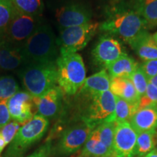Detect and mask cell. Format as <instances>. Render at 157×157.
I'll return each instance as SVG.
<instances>
[{"mask_svg":"<svg viewBox=\"0 0 157 157\" xmlns=\"http://www.w3.org/2000/svg\"><path fill=\"white\" fill-rule=\"evenodd\" d=\"M99 29L109 35L117 36L129 44L144 31L146 23L138 14L121 4L111 5L107 17Z\"/></svg>","mask_w":157,"mask_h":157,"instance_id":"cell-1","label":"cell"},{"mask_svg":"<svg viewBox=\"0 0 157 157\" xmlns=\"http://www.w3.org/2000/svg\"><path fill=\"white\" fill-rule=\"evenodd\" d=\"M58 43L51 27L42 23L21 48L25 64L56 62Z\"/></svg>","mask_w":157,"mask_h":157,"instance_id":"cell-2","label":"cell"},{"mask_svg":"<svg viewBox=\"0 0 157 157\" xmlns=\"http://www.w3.org/2000/svg\"><path fill=\"white\" fill-rule=\"evenodd\" d=\"M21 83L33 98H39L57 86L56 62L28 63L18 70Z\"/></svg>","mask_w":157,"mask_h":157,"instance_id":"cell-3","label":"cell"},{"mask_svg":"<svg viewBox=\"0 0 157 157\" xmlns=\"http://www.w3.org/2000/svg\"><path fill=\"white\" fill-rule=\"evenodd\" d=\"M56 66L57 84L63 93L69 95L78 93L86 79V68L81 55H60Z\"/></svg>","mask_w":157,"mask_h":157,"instance_id":"cell-4","label":"cell"},{"mask_svg":"<svg viewBox=\"0 0 157 157\" xmlns=\"http://www.w3.org/2000/svg\"><path fill=\"white\" fill-rule=\"evenodd\" d=\"M49 124L48 119L39 114L34 115L20 127L11 141L5 157H22L29 147L44 136Z\"/></svg>","mask_w":157,"mask_h":157,"instance_id":"cell-5","label":"cell"},{"mask_svg":"<svg viewBox=\"0 0 157 157\" xmlns=\"http://www.w3.org/2000/svg\"><path fill=\"white\" fill-rule=\"evenodd\" d=\"M99 27L98 23L90 22L79 26L61 29L58 42L60 55L77 53L87 46Z\"/></svg>","mask_w":157,"mask_h":157,"instance_id":"cell-6","label":"cell"},{"mask_svg":"<svg viewBox=\"0 0 157 157\" xmlns=\"http://www.w3.org/2000/svg\"><path fill=\"white\" fill-rule=\"evenodd\" d=\"M42 23L41 16L24 14L15 10L10 22L2 34L10 43L21 48Z\"/></svg>","mask_w":157,"mask_h":157,"instance_id":"cell-7","label":"cell"},{"mask_svg":"<svg viewBox=\"0 0 157 157\" xmlns=\"http://www.w3.org/2000/svg\"><path fill=\"white\" fill-rule=\"evenodd\" d=\"M96 127L94 123L82 118V121L68 127L63 133L57 144V154L65 156L77 151L84 146L90 133Z\"/></svg>","mask_w":157,"mask_h":157,"instance_id":"cell-8","label":"cell"},{"mask_svg":"<svg viewBox=\"0 0 157 157\" xmlns=\"http://www.w3.org/2000/svg\"><path fill=\"white\" fill-rule=\"evenodd\" d=\"M125 55L127 52L121 43L109 34L103 35L92 52L93 61L103 69H106L109 65Z\"/></svg>","mask_w":157,"mask_h":157,"instance_id":"cell-9","label":"cell"},{"mask_svg":"<svg viewBox=\"0 0 157 157\" xmlns=\"http://www.w3.org/2000/svg\"><path fill=\"white\" fill-rule=\"evenodd\" d=\"M91 101L84 119L98 126L109 119L115 110L116 96L110 90L90 95Z\"/></svg>","mask_w":157,"mask_h":157,"instance_id":"cell-10","label":"cell"},{"mask_svg":"<svg viewBox=\"0 0 157 157\" xmlns=\"http://www.w3.org/2000/svg\"><path fill=\"white\" fill-rule=\"evenodd\" d=\"M137 133L129 121L117 123L113 138L112 157H134Z\"/></svg>","mask_w":157,"mask_h":157,"instance_id":"cell-11","label":"cell"},{"mask_svg":"<svg viewBox=\"0 0 157 157\" xmlns=\"http://www.w3.org/2000/svg\"><path fill=\"white\" fill-rule=\"evenodd\" d=\"M91 10L82 3H71L57 11L56 18L62 29L79 26L91 22Z\"/></svg>","mask_w":157,"mask_h":157,"instance_id":"cell-12","label":"cell"},{"mask_svg":"<svg viewBox=\"0 0 157 157\" xmlns=\"http://www.w3.org/2000/svg\"><path fill=\"white\" fill-rule=\"evenodd\" d=\"M33 97L25 91H18L7 101V107L11 119L24 124L34 117Z\"/></svg>","mask_w":157,"mask_h":157,"instance_id":"cell-13","label":"cell"},{"mask_svg":"<svg viewBox=\"0 0 157 157\" xmlns=\"http://www.w3.org/2000/svg\"><path fill=\"white\" fill-rule=\"evenodd\" d=\"M63 92L58 86L51 88L39 98H33L37 114L47 119L53 118L60 111L62 105Z\"/></svg>","mask_w":157,"mask_h":157,"instance_id":"cell-14","label":"cell"},{"mask_svg":"<svg viewBox=\"0 0 157 157\" xmlns=\"http://www.w3.org/2000/svg\"><path fill=\"white\" fill-rule=\"evenodd\" d=\"M25 64L21 48L10 43L0 33V70H20Z\"/></svg>","mask_w":157,"mask_h":157,"instance_id":"cell-15","label":"cell"},{"mask_svg":"<svg viewBox=\"0 0 157 157\" xmlns=\"http://www.w3.org/2000/svg\"><path fill=\"white\" fill-rule=\"evenodd\" d=\"M118 4L132 10L146 23L147 27L157 25V0H124Z\"/></svg>","mask_w":157,"mask_h":157,"instance_id":"cell-16","label":"cell"},{"mask_svg":"<svg viewBox=\"0 0 157 157\" xmlns=\"http://www.w3.org/2000/svg\"><path fill=\"white\" fill-rule=\"evenodd\" d=\"M129 123L137 133L157 129V105L137 110Z\"/></svg>","mask_w":157,"mask_h":157,"instance_id":"cell-17","label":"cell"},{"mask_svg":"<svg viewBox=\"0 0 157 157\" xmlns=\"http://www.w3.org/2000/svg\"><path fill=\"white\" fill-rule=\"evenodd\" d=\"M129 46L143 61L157 59V44L148 31L141 34Z\"/></svg>","mask_w":157,"mask_h":157,"instance_id":"cell-18","label":"cell"},{"mask_svg":"<svg viewBox=\"0 0 157 157\" xmlns=\"http://www.w3.org/2000/svg\"><path fill=\"white\" fill-rule=\"evenodd\" d=\"M111 76L106 69H102L99 72L86 78L79 93L89 96L95 95L110 90Z\"/></svg>","mask_w":157,"mask_h":157,"instance_id":"cell-19","label":"cell"},{"mask_svg":"<svg viewBox=\"0 0 157 157\" xmlns=\"http://www.w3.org/2000/svg\"><path fill=\"white\" fill-rule=\"evenodd\" d=\"M109 90L116 97L131 103H137L140 98L132 82L127 77H111Z\"/></svg>","mask_w":157,"mask_h":157,"instance_id":"cell-20","label":"cell"},{"mask_svg":"<svg viewBox=\"0 0 157 157\" xmlns=\"http://www.w3.org/2000/svg\"><path fill=\"white\" fill-rule=\"evenodd\" d=\"M80 157H112V153L101 142L96 127L84 143Z\"/></svg>","mask_w":157,"mask_h":157,"instance_id":"cell-21","label":"cell"},{"mask_svg":"<svg viewBox=\"0 0 157 157\" xmlns=\"http://www.w3.org/2000/svg\"><path fill=\"white\" fill-rule=\"evenodd\" d=\"M139 66L134 58L125 55L109 65L106 70L111 77L129 78Z\"/></svg>","mask_w":157,"mask_h":157,"instance_id":"cell-22","label":"cell"},{"mask_svg":"<svg viewBox=\"0 0 157 157\" xmlns=\"http://www.w3.org/2000/svg\"><path fill=\"white\" fill-rule=\"evenodd\" d=\"M137 110H138L137 103H131L120 98L116 97L114 112L106 121H113L116 123L129 121Z\"/></svg>","mask_w":157,"mask_h":157,"instance_id":"cell-23","label":"cell"},{"mask_svg":"<svg viewBox=\"0 0 157 157\" xmlns=\"http://www.w3.org/2000/svg\"><path fill=\"white\" fill-rule=\"evenodd\" d=\"M157 143V131L150 130L137 134L135 156H144L155 148Z\"/></svg>","mask_w":157,"mask_h":157,"instance_id":"cell-24","label":"cell"},{"mask_svg":"<svg viewBox=\"0 0 157 157\" xmlns=\"http://www.w3.org/2000/svg\"><path fill=\"white\" fill-rule=\"evenodd\" d=\"M15 10L19 13L41 16L44 10L42 0H11Z\"/></svg>","mask_w":157,"mask_h":157,"instance_id":"cell-25","label":"cell"},{"mask_svg":"<svg viewBox=\"0 0 157 157\" xmlns=\"http://www.w3.org/2000/svg\"><path fill=\"white\" fill-rule=\"evenodd\" d=\"M116 126H117V123L116 122L105 121L99 124L96 127L101 142L107 147V148L109 149L110 151H111V153H112Z\"/></svg>","mask_w":157,"mask_h":157,"instance_id":"cell-26","label":"cell"},{"mask_svg":"<svg viewBox=\"0 0 157 157\" xmlns=\"http://www.w3.org/2000/svg\"><path fill=\"white\" fill-rule=\"evenodd\" d=\"M19 91V85L15 78L10 75L0 77V101H8Z\"/></svg>","mask_w":157,"mask_h":157,"instance_id":"cell-27","label":"cell"},{"mask_svg":"<svg viewBox=\"0 0 157 157\" xmlns=\"http://www.w3.org/2000/svg\"><path fill=\"white\" fill-rule=\"evenodd\" d=\"M11 0H0V33L3 32L15 14Z\"/></svg>","mask_w":157,"mask_h":157,"instance_id":"cell-28","label":"cell"},{"mask_svg":"<svg viewBox=\"0 0 157 157\" xmlns=\"http://www.w3.org/2000/svg\"><path fill=\"white\" fill-rule=\"evenodd\" d=\"M129 79L132 82L139 97L144 95L146 93L147 87L149 82L148 78L147 77L146 74L143 72L140 66H139L136 70L129 76Z\"/></svg>","mask_w":157,"mask_h":157,"instance_id":"cell-29","label":"cell"},{"mask_svg":"<svg viewBox=\"0 0 157 157\" xmlns=\"http://www.w3.org/2000/svg\"><path fill=\"white\" fill-rule=\"evenodd\" d=\"M138 110L144 108L157 105V88L151 82H148L146 93L139 98Z\"/></svg>","mask_w":157,"mask_h":157,"instance_id":"cell-30","label":"cell"},{"mask_svg":"<svg viewBox=\"0 0 157 157\" xmlns=\"http://www.w3.org/2000/svg\"><path fill=\"white\" fill-rule=\"evenodd\" d=\"M21 124L13 121L12 122H9L5 126H4L2 128L0 129V133L2 135L4 140H5L6 146H7L13 140L20 127H21Z\"/></svg>","mask_w":157,"mask_h":157,"instance_id":"cell-31","label":"cell"},{"mask_svg":"<svg viewBox=\"0 0 157 157\" xmlns=\"http://www.w3.org/2000/svg\"><path fill=\"white\" fill-rule=\"evenodd\" d=\"M140 66L148 79L157 76V59L144 61Z\"/></svg>","mask_w":157,"mask_h":157,"instance_id":"cell-32","label":"cell"},{"mask_svg":"<svg viewBox=\"0 0 157 157\" xmlns=\"http://www.w3.org/2000/svg\"><path fill=\"white\" fill-rule=\"evenodd\" d=\"M10 115L7 107V101H0V129L7 124L10 121Z\"/></svg>","mask_w":157,"mask_h":157,"instance_id":"cell-33","label":"cell"},{"mask_svg":"<svg viewBox=\"0 0 157 157\" xmlns=\"http://www.w3.org/2000/svg\"><path fill=\"white\" fill-rule=\"evenodd\" d=\"M51 152H52V145L50 143H47L39 147L28 157H50Z\"/></svg>","mask_w":157,"mask_h":157,"instance_id":"cell-34","label":"cell"},{"mask_svg":"<svg viewBox=\"0 0 157 157\" xmlns=\"http://www.w3.org/2000/svg\"><path fill=\"white\" fill-rule=\"evenodd\" d=\"M6 146L5 140H4L2 135L1 133H0V154L2 152V151L5 148V147Z\"/></svg>","mask_w":157,"mask_h":157,"instance_id":"cell-35","label":"cell"},{"mask_svg":"<svg viewBox=\"0 0 157 157\" xmlns=\"http://www.w3.org/2000/svg\"><path fill=\"white\" fill-rule=\"evenodd\" d=\"M144 157H157V148H155L154 149H153L151 151L145 155Z\"/></svg>","mask_w":157,"mask_h":157,"instance_id":"cell-36","label":"cell"},{"mask_svg":"<svg viewBox=\"0 0 157 157\" xmlns=\"http://www.w3.org/2000/svg\"><path fill=\"white\" fill-rule=\"evenodd\" d=\"M149 82H151L152 84H154L155 87L157 88V76L151 78L150 79H149Z\"/></svg>","mask_w":157,"mask_h":157,"instance_id":"cell-37","label":"cell"},{"mask_svg":"<svg viewBox=\"0 0 157 157\" xmlns=\"http://www.w3.org/2000/svg\"><path fill=\"white\" fill-rule=\"evenodd\" d=\"M123 1H124V0H112V1H111V5H116V4L121 2Z\"/></svg>","mask_w":157,"mask_h":157,"instance_id":"cell-38","label":"cell"},{"mask_svg":"<svg viewBox=\"0 0 157 157\" xmlns=\"http://www.w3.org/2000/svg\"><path fill=\"white\" fill-rule=\"evenodd\" d=\"M153 38H154V41H155V42H156V44H157V31H156V33H155L154 35H153Z\"/></svg>","mask_w":157,"mask_h":157,"instance_id":"cell-39","label":"cell"},{"mask_svg":"<svg viewBox=\"0 0 157 157\" xmlns=\"http://www.w3.org/2000/svg\"><path fill=\"white\" fill-rule=\"evenodd\" d=\"M0 157H1V156H0Z\"/></svg>","mask_w":157,"mask_h":157,"instance_id":"cell-40","label":"cell"},{"mask_svg":"<svg viewBox=\"0 0 157 157\" xmlns=\"http://www.w3.org/2000/svg\"><path fill=\"white\" fill-rule=\"evenodd\" d=\"M79 157H80V156H79Z\"/></svg>","mask_w":157,"mask_h":157,"instance_id":"cell-41","label":"cell"}]
</instances>
